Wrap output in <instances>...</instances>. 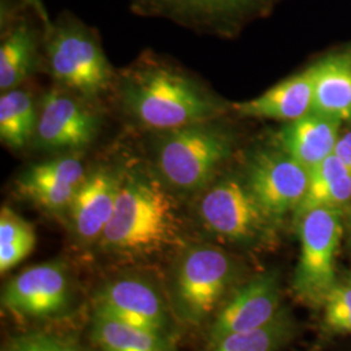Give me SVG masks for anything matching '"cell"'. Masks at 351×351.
Returning <instances> with one entry per match:
<instances>
[{"label": "cell", "instance_id": "obj_1", "mask_svg": "<svg viewBox=\"0 0 351 351\" xmlns=\"http://www.w3.org/2000/svg\"><path fill=\"white\" fill-rule=\"evenodd\" d=\"M175 201L162 178L142 168L121 172L112 217L101 234V246L125 256H143L180 242Z\"/></svg>", "mask_w": 351, "mask_h": 351}, {"label": "cell", "instance_id": "obj_2", "mask_svg": "<svg viewBox=\"0 0 351 351\" xmlns=\"http://www.w3.org/2000/svg\"><path fill=\"white\" fill-rule=\"evenodd\" d=\"M123 103L139 125L158 132L213 121L223 112L220 103L194 80L154 64L128 73Z\"/></svg>", "mask_w": 351, "mask_h": 351}, {"label": "cell", "instance_id": "obj_3", "mask_svg": "<svg viewBox=\"0 0 351 351\" xmlns=\"http://www.w3.org/2000/svg\"><path fill=\"white\" fill-rule=\"evenodd\" d=\"M232 139L211 121L159 132L155 139V165L169 188L195 191L207 188L229 156Z\"/></svg>", "mask_w": 351, "mask_h": 351}, {"label": "cell", "instance_id": "obj_4", "mask_svg": "<svg viewBox=\"0 0 351 351\" xmlns=\"http://www.w3.org/2000/svg\"><path fill=\"white\" fill-rule=\"evenodd\" d=\"M300 261L293 278L295 294L310 304H324L337 287L336 255L343 236L341 208H315L298 219Z\"/></svg>", "mask_w": 351, "mask_h": 351}, {"label": "cell", "instance_id": "obj_5", "mask_svg": "<svg viewBox=\"0 0 351 351\" xmlns=\"http://www.w3.org/2000/svg\"><path fill=\"white\" fill-rule=\"evenodd\" d=\"M47 58L52 77L81 98H97L111 85L112 69L98 39L78 21L65 20L52 29Z\"/></svg>", "mask_w": 351, "mask_h": 351}, {"label": "cell", "instance_id": "obj_6", "mask_svg": "<svg viewBox=\"0 0 351 351\" xmlns=\"http://www.w3.org/2000/svg\"><path fill=\"white\" fill-rule=\"evenodd\" d=\"M233 272V262L221 249L210 245L185 249L176 267L177 314L190 326L202 324L220 304Z\"/></svg>", "mask_w": 351, "mask_h": 351}, {"label": "cell", "instance_id": "obj_7", "mask_svg": "<svg viewBox=\"0 0 351 351\" xmlns=\"http://www.w3.org/2000/svg\"><path fill=\"white\" fill-rule=\"evenodd\" d=\"M198 216L207 230L237 243L261 239L272 226L247 182L236 177L221 178L204 188Z\"/></svg>", "mask_w": 351, "mask_h": 351}, {"label": "cell", "instance_id": "obj_8", "mask_svg": "<svg viewBox=\"0 0 351 351\" xmlns=\"http://www.w3.org/2000/svg\"><path fill=\"white\" fill-rule=\"evenodd\" d=\"M308 178V171L280 149L258 152L251 160L246 182L267 217L276 224L298 210Z\"/></svg>", "mask_w": 351, "mask_h": 351}, {"label": "cell", "instance_id": "obj_9", "mask_svg": "<svg viewBox=\"0 0 351 351\" xmlns=\"http://www.w3.org/2000/svg\"><path fill=\"white\" fill-rule=\"evenodd\" d=\"M81 97L69 90H51L40 101L33 145L38 150L78 151L99 130V119Z\"/></svg>", "mask_w": 351, "mask_h": 351}, {"label": "cell", "instance_id": "obj_10", "mask_svg": "<svg viewBox=\"0 0 351 351\" xmlns=\"http://www.w3.org/2000/svg\"><path fill=\"white\" fill-rule=\"evenodd\" d=\"M71 301L66 269L59 262L37 264L4 287L3 307L20 317H49L60 314Z\"/></svg>", "mask_w": 351, "mask_h": 351}, {"label": "cell", "instance_id": "obj_11", "mask_svg": "<svg viewBox=\"0 0 351 351\" xmlns=\"http://www.w3.org/2000/svg\"><path fill=\"white\" fill-rule=\"evenodd\" d=\"M282 315L278 280L275 274L255 277L226 303L210 329V345L241 332L269 326Z\"/></svg>", "mask_w": 351, "mask_h": 351}, {"label": "cell", "instance_id": "obj_12", "mask_svg": "<svg viewBox=\"0 0 351 351\" xmlns=\"http://www.w3.org/2000/svg\"><path fill=\"white\" fill-rule=\"evenodd\" d=\"M82 159L63 154L26 169L16 181L17 193L49 213L68 211L75 193L86 178Z\"/></svg>", "mask_w": 351, "mask_h": 351}, {"label": "cell", "instance_id": "obj_13", "mask_svg": "<svg viewBox=\"0 0 351 351\" xmlns=\"http://www.w3.org/2000/svg\"><path fill=\"white\" fill-rule=\"evenodd\" d=\"M95 311L132 326L168 333V313L162 297L150 284L123 278L107 284L95 298Z\"/></svg>", "mask_w": 351, "mask_h": 351}, {"label": "cell", "instance_id": "obj_14", "mask_svg": "<svg viewBox=\"0 0 351 351\" xmlns=\"http://www.w3.org/2000/svg\"><path fill=\"white\" fill-rule=\"evenodd\" d=\"M121 172L106 167L88 173L68 210L75 234L84 242L101 239L112 217Z\"/></svg>", "mask_w": 351, "mask_h": 351}, {"label": "cell", "instance_id": "obj_15", "mask_svg": "<svg viewBox=\"0 0 351 351\" xmlns=\"http://www.w3.org/2000/svg\"><path fill=\"white\" fill-rule=\"evenodd\" d=\"M313 107L314 66L289 77L251 101L234 104V110L243 116L288 123L313 112Z\"/></svg>", "mask_w": 351, "mask_h": 351}, {"label": "cell", "instance_id": "obj_16", "mask_svg": "<svg viewBox=\"0 0 351 351\" xmlns=\"http://www.w3.org/2000/svg\"><path fill=\"white\" fill-rule=\"evenodd\" d=\"M341 123L313 112L290 121L280 133V146L308 172L333 155Z\"/></svg>", "mask_w": 351, "mask_h": 351}, {"label": "cell", "instance_id": "obj_17", "mask_svg": "<svg viewBox=\"0 0 351 351\" xmlns=\"http://www.w3.org/2000/svg\"><path fill=\"white\" fill-rule=\"evenodd\" d=\"M313 111L351 124V59L330 56L314 65Z\"/></svg>", "mask_w": 351, "mask_h": 351}, {"label": "cell", "instance_id": "obj_18", "mask_svg": "<svg viewBox=\"0 0 351 351\" xmlns=\"http://www.w3.org/2000/svg\"><path fill=\"white\" fill-rule=\"evenodd\" d=\"M93 336L101 351H175L168 333L132 326L98 311L94 316Z\"/></svg>", "mask_w": 351, "mask_h": 351}, {"label": "cell", "instance_id": "obj_19", "mask_svg": "<svg viewBox=\"0 0 351 351\" xmlns=\"http://www.w3.org/2000/svg\"><path fill=\"white\" fill-rule=\"evenodd\" d=\"M304 199L294 213L295 219L315 208H341L351 199V176L336 155L329 156L310 172Z\"/></svg>", "mask_w": 351, "mask_h": 351}, {"label": "cell", "instance_id": "obj_20", "mask_svg": "<svg viewBox=\"0 0 351 351\" xmlns=\"http://www.w3.org/2000/svg\"><path fill=\"white\" fill-rule=\"evenodd\" d=\"M38 111L27 90L16 88L4 91L0 98V138L13 150H21L33 142Z\"/></svg>", "mask_w": 351, "mask_h": 351}, {"label": "cell", "instance_id": "obj_21", "mask_svg": "<svg viewBox=\"0 0 351 351\" xmlns=\"http://www.w3.org/2000/svg\"><path fill=\"white\" fill-rule=\"evenodd\" d=\"M36 43L30 29L19 26L0 46V88H19L34 68Z\"/></svg>", "mask_w": 351, "mask_h": 351}, {"label": "cell", "instance_id": "obj_22", "mask_svg": "<svg viewBox=\"0 0 351 351\" xmlns=\"http://www.w3.org/2000/svg\"><path fill=\"white\" fill-rule=\"evenodd\" d=\"M36 230L30 223L11 208L3 207L0 213V271L8 272L21 263L34 250Z\"/></svg>", "mask_w": 351, "mask_h": 351}, {"label": "cell", "instance_id": "obj_23", "mask_svg": "<svg viewBox=\"0 0 351 351\" xmlns=\"http://www.w3.org/2000/svg\"><path fill=\"white\" fill-rule=\"evenodd\" d=\"M293 335L291 322L285 313L269 326L250 332L226 336L211 345L210 351H277Z\"/></svg>", "mask_w": 351, "mask_h": 351}, {"label": "cell", "instance_id": "obj_24", "mask_svg": "<svg viewBox=\"0 0 351 351\" xmlns=\"http://www.w3.org/2000/svg\"><path fill=\"white\" fill-rule=\"evenodd\" d=\"M250 0H150L151 4L171 14L204 23L234 11Z\"/></svg>", "mask_w": 351, "mask_h": 351}, {"label": "cell", "instance_id": "obj_25", "mask_svg": "<svg viewBox=\"0 0 351 351\" xmlns=\"http://www.w3.org/2000/svg\"><path fill=\"white\" fill-rule=\"evenodd\" d=\"M324 320L329 329L351 335V285H339L324 302Z\"/></svg>", "mask_w": 351, "mask_h": 351}, {"label": "cell", "instance_id": "obj_26", "mask_svg": "<svg viewBox=\"0 0 351 351\" xmlns=\"http://www.w3.org/2000/svg\"><path fill=\"white\" fill-rule=\"evenodd\" d=\"M5 351H84L73 343L47 335H27L14 339Z\"/></svg>", "mask_w": 351, "mask_h": 351}, {"label": "cell", "instance_id": "obj_27", "mask_svg": "<svg viewBox=\"0 0 351 351\" xmlns=\"http://www.w3.org/2000/svg\"><path fill=\"white\" fill-rule=\"evenodd\" d=\"M333 155H336L351 176V132L339 136Z\"/></svg>", "mask_w": 351, "mask_h": 351}, {"label": "cell", "instance_id": "obj_28", "mask_svg": "<svg viewBox=\"0 0 351 351\" xmlns=\"http://www.w3.org/2000/svg\"><path fill=\"white\" fill-rule=\"evenodd\" d=\"M27 1L29 4H32L36 10H37V12L43 17V19H46V14H45V11H43V7H42V3L39 1V0H25Z\"/></svg>", "mask_w": 351, "mask_h": 351}, {"label": "cell", "instance_id": "obj_29", "mask_svg": "<svg viewBox=\"0 0 351 351\" xmlns=\"http://www.w3.org/2000/svg\"><path fill=\"white\" fill-rule=\"evenodd\" d=\"M350 226H351V216H350Z\"/></svg>", "mask_w": 351, "mask_h": 351}]
</instances>
